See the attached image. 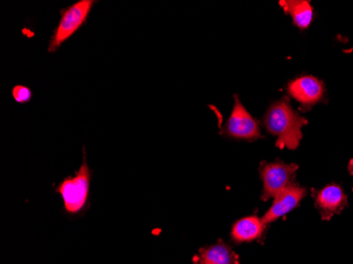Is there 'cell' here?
Here are the masks:
<instances>
[{
	"label": "cell",
	"instance_id": "cell-1",
	"mask_svg": "<svg viewBox=\"0 0 353 264\" xmlns=\"http://www.w3.org/2000/svg\"><path fill=\"white\" fill-rule=\"evenodd\" d=\"M263 126L268 132L276 138L279 150H295L303 139V128L308 120L299 114L287 97L270 105L263 115Z\"/></svg>",
	"mask_w": 353,
	"mask_h": 264
},
{
	"label": "cell",
	"instance_id": "cell-2",
	"mask_svg": "<svg viewBox=\"0 0 353 264\" xmlns=\"http://www.w3.org/2000/svg\"><path fill=\"white\" fill-rule=\"evenodd\" d=\"M91 179L92 172L87 163L86 152L84 150V158L81 167L75 172L74 176L63 179L55 188V192L63 200V210L69 216L82 214L88 205Z\"/></svg>",
	"mask_w": 353,
	"mask_h": 264
},
{
	"label": "cell",
	"instance_id": "cell-3",
	"mask_svg": "<svg viewBox=\"0 0 353 264\" xmlns=\"http://www.w3.org/2000/svg\"><path fill=\"white\" fill-rule=\"evenodd\" d=\"M299 166L294 163L288 164L281 160L274 162H261L259 165V176L263 181L261 200L269 201L274 199L281 192L292 186Z\"/></svg>",
	"mask_w": 353,
	"mask_h": 264
},
{
	"label": "cell",
	"instance_id": "cell-4",
	"mask_svg": "<svg viewBox=\"0 0 353 264\" xmlns=\"http://www.w3.org/2000/svg\"><path fill=\"white\" fill-rule=\"evenodd\" d=\"M94 3L93 0H79L61 11V21L48 45L49 52H57L63 43L85 25Z\"/></svg>",
	"mask_w": 353,
	"mask_h": 264
},
{
	"label": "cell",
	"instance_id": "cell-5",
	"mask_svg": "<svg viewBox=\"0 0 353 264\" xmlns=\"http://www.w3.org/2000/svg\"><path fill=\"white\" fill-rule=\"evenodd\" d=\"M220 134L225 139L248 142H254L261 138L259 122L240 102L237 94L234 95L233 109L223 128L220 131Z\"/></svg>",
	"mask_w": 353,
	"mask_h": 264
},
{
	"label": "cell",
	"instance_id": "cell-6",
	"mask_svg": "<svg viewBox=\"0 0 353 264\" xmlns=\"http://www.w3.org/2000/svg\"><path fill=\"white\" fill-rule=\"evenodd\" d=\"M287 92L301 105V108L310 110L313 106L322 102L326 90L321 79L306 74L292 79L288 84Z\"/></svg>",
	"mask_w": 353,
	"mask_h": 264
},
{
	"label": "cell",
	"instance_id": "cell-7",
	"mask_svg": "<svg viewBox=\"0 0 353 264\" xmlns=\"http://www.w3.org/2000/svg\"><path fill=\"white\" fill-rule=\"evenodd\" d=\"M315 207L323 220L329 221L348 206V196L339 184L331 183L319 190H312Z\"/></svg>",
	"mask_w": 353,
	"mask_h": 264
},
{
	"label": "cell",
	"instance_id": "cell-8",
	"mask_svg": "<svg viewBox=\"0 0 353 264\" xmlns=\"http://www.w3.org/2000/svg\"><path fill=\"white\" fill-rule=\"evenodd\" d=\"M306 194V187H303L297 183L293 184L292 186L281 192L279 196H275L271 207L263 214V221L270 225L276 220L285 217L289 212L299 207Z\"/></svg>",
	"mask_w": 353,
	"mask_h": 264
},
{
	"label": "cell",
	"instance_id": "cell-9",
	"mask_svg": "<svg viewBox=\"0 0 353 264\" xmlns=\"http://www.w3.org/2000/svg\"><path fill=\"white\" fill-rule=\"evenodd\" d=\"M269 225L263 221V217L252 214L234 222L230 236L232 241L237 244L261 241Z\"/></svg>",
	"mask_w": 353,
	"mask_h": 264
},
{
	"label": "cell",
	"instance_id": "cell-10",
	"mask_svg": "<svg viewBox=\"0 0 353 264\" xmlns=\"http://www.w3.org/2000/svg\"><path fill=\"white\" fill-rule=\"evenodd\" d=\"M239 257L229 244L219 240L202 247L196 258V264H238Z\"/></svg>",
	"mask_w": 353,
	"mask_h": 264
},
{
	"label": "cell",
	"instance_id": "cell-11",
	"mask_svg": "<svg viewBox=\"0 0 353 264\" xmlns=\"http://www.w3.org/2000/svg\"><path fill=\"white\" fill-rule=\"evenodd\" d=\"M279 5L283 12L290 16L297 29L307 30L314 19V9L307 0H281Z\"/></svg>",
	"mask_w": 353,
	"mask_h": 264
},
{
	"label": "cell",
	"instance_id": "cell-12",
	"mask_svg": "<svg viewBox=\"0 0 353 264\" xmlns=\"http://www.w3.org/2000/svg\"><path fill=\"white\" fill-rule=\"evenodd\" d=\"M12 95H13V99L16 102L19 103V104H25V103L31 100L32 91L29 87L17 85L12 90Z\"/></svg>",
	"mask_w": 353,
	"mask_h": 264
},
{
	"label": "cell",
	"instance_id": "cell-13",
	"mask_svg": "<svg viewBox=\"0 0 353 264\" xmlns=\"http://www.w3.org/2000/svg\"><path fill=\"white\" fill-rule=\"evenodd\" d=\"M348 170H349V174H350V176H352V178H353V159H352V160H350V162H349Z\"/></svg>",
	"mask_w": 353,
	"mask_h": 264
}]
</instances>
